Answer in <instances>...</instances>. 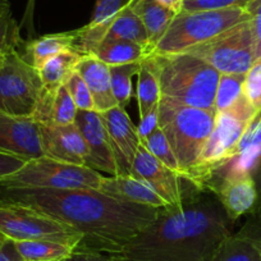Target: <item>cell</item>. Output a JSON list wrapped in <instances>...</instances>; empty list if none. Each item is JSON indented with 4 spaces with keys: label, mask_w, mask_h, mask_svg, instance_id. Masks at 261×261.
<instances>
[{
    "label": "cell",
    "mask_w": 261,
    "mask_h": 261,
    "mask_svg": "<svg viewBox=\"0 0 261 261\" xmlns=\"http://www.w3.org/2000/svg\"><path fill=\"white\" fill-rule=\"evenodd\" d=\"M0 201L45 213L82 236L77 251L114 255L158 218L160 209L122 201L99 190H9Z\"/></svg>",
    "instance_id": "cell-1"
},
{
    "label": "cell",
    "mask_w": 261,
    "mask_h": 261,
    "mask_svg": "<svg viewBox=\"0 0 261 261\" xmlns=\"http://www.w3.org/2000/svg\"><path fill=\"white\" fill-rule=\"evenodd\" d=\"M219 201L195 200L182 210L160 209L158 218L114 253L119 261H213L232 234Z\"/></svg>",
    "instance_id": "cell-2"
},
{
    "label": "cell",
    "mask_w": 261,
    "mask_h": 261,
    "mask_svg": "<svg viewBox=\"0 0 261 261\" xmlns=\"http://www.w3.org/2000/svg\"><path fill=\"white\" fill-rule=\"evenodd\" d=\"M160 87V99L177 105L215 112L220 73L193 55H150ZM217 113V112H215Z\"/></svg>",
    "instance_id": "cell-3"
},
{
    "label": "cell",
    "mask_w": 261,
    "mask_h": 261,
    "mask_svg": "<svg viewBox=\"0 0 261 261\" xmlns=\"http://www.w3.org/2000/svg\"><path fill=\"white\" fill-rule=\"evenodd\" d=\"M217 113L177 105L160 99L158 125L163 130L179 165L180 175L190 180L215 125Z\"/></svg>",
    "instance_id": "cell-4"
},
{
    "label": "cell",
    "mask_w": 261,
    "mask_h": 261,
    "mask_svg": "<svg viewBox=\"0 0 261 261\" xmlns=\"http://www.w3.org/2000/svg\"><path fill=\"white\" fill-rule=\"evenodd\" d=\"M104 175L85 165L47 156L30 159L12 174L0 178V187L9 190H100Z\"/></svg>",
    "instance_id": "cell-5"
},
{
    "label": "cell",
    "mask_w": 261,
    "mask_h": 261,
    "mask_svg": "<svg viewBox=\"0 0 261 261\" xmlns=\"http://www.w3.org/2000/svg\"><path fill=\"white\" fill-rule=\"evenodd\" d=\"M250 18L243 8L218 11H182L174 17L155 46L154 54L169 55L187 53L192 47L214 39L230 27Z\"/></svg>",
    "instance_id": "cell-6"
},
{
    "label": "cell",
    "mask_w": 261,
    "mask_h": 261,
    "mask_svg": "<svg viewBox=\"0 0 261 261\" xmlns=\"http://www.w3.org/2000/svg\"><path fill=\"white\" fill-rule=\"evenodd\" d=\"M256 110L243 95L232 108L217 113L215 125L202 152L201 160L190 182L200 192L214 169L233 156L241 140L256 117Z\"/></svg>",
    "instance_id": "cell-7"
},
{
    "label": "cell",
    "mask_w": 261,
    "mask_h": 261,
    "mask_svg": "<svg viewBox=\"0 0 261 261\" xmlns=\"http://www.w3.org/2000/svg\"><path fill=\"white\" fill-rule=\"evenodd\" d=\"M187 54L202 59L220 74H246L256 60L250 18L192 47Z\"/></svg>",
    "instance_id": "cell-8"
},
{
    "label": "cell",
    "mask_w": 261,
    "mask_h": 261,
    "mask_svg": "<svg viewBox=\"0 0 261 261\" xmlns=\"http://www.w3.org/2000/svg\"><path fill=\"white\" fill-rule=\"evenodd\" d=\"M0 234L12 241H57L77 248L82 241L73 228L45 213L3 201H0Z\"/></svg>",
    "instance_id": "cell-9"
},
{
    "label": "cell",
    "mask_w": 261,
    "mask_h": 261,
    "mask_svg": "<svg viewBox=\"0 0 261 261\" xmlns=\"http://www.w3.org/2000/svg\"><path fill=\"white\" fill-rule=\"evenodd\" d=\"M41 92V80L34 65L18 50L7 54L0 67V112L32 117Z\"/></svg>",
    "instance_id": "cell-10"
},
{
    "label": "cell",
    "mask_w": 261,
    "mask_h": 261,
    "mask_svg": "<svg viewBox=\"0 0 261 261\" xmlns=\"http://www.w3.org/2000/svg\"><path fill=\"white\" fill-rule=\"evenodd\" d=\"M242 175H248L255 183L257 190V204L252 215L261 219V117L257 114L241 140L233 156L213 170L205 183L204 191L209 190L213 183L223 178Z\"/></svg>",
    "instance_id": "cell-11"
},
{
    "label": "cell",
    "mask_w": 261,
    "mask_h": 261,
    "mask_svg": "<svg viewBox=\"0 0 261 261\" xmlns=\"http://www.w3.org/2000/svg\"><path fill=\"white\" fill-rule=\"evenodd\" d=\"M130 174L145 180L173 210L185 207L186 193L183 186L191 183L179 173L155 159L144 146L139 147Z\"/></svg>",
    "instance_id": "cell-12"
},
{
    "label": "cell",
    "mask_w": 261,
    "mask_h": 261,
    "mask_svg": "<svg viewBox=\"0 0 261 261\" xmlns=\"http://www.w3.org/2000/svg\"><path fill=\"white\" fill-rule=\"evenodd\" d=\"M0 151L26 160L44 156L39 122L0 112Z\"/></svg>",
    "instance_id": "cell-13"
},
{
    "label": "cell",
    "mask_w": 261,
    "mask_h": 261,
    "mask_svg": "<svg viewBox=\"0 0 261 261\" xmlns=\"http://www.w3.org/2000/svg\"><path fill=\"white\" fill-rule=\"evenodd\" d=\"M74 124L84 136L89 149L87 167L110 175L119 174L114 149L99 113L79 110Z\"/></svg>",
    "instance_id": "cell-14"
},
{
    "label": "cell",
    "mask_w": 261,
    "mask_h": 261,
    "mask_svg": "<svg viewBox=\"0 0 261 261\" xmlns=\"http://www.w3.org/2000/svg\"><path fill=\"white\" fill-rule=\"evenodd\" d=\"M44 156L71 164L85 165L89 162V149L77 125L39 123Z\"/></svg>",
    "instance_id": "cell-15"
},
{
    "label": "cell",
    "mask_w": 261,
    "mask_h": 261,
    "mask_svg": "<svg viewBox=\"0 0 261 261\" xmlns=\"http://www.w3.org/2000/svg\"><path fill=\"white\" fill-rule=\"evenodd\" d=\"M99 114L109 134L119 174H130L134 160L141 146L137 127L122 107L112 108Z\"/></svg>",
    "instance_id": "cell-16"
},
{
    "label": "cell",
    "mask_w": 261,
    "mask_h": 261,
    "mask_svg": "<svg viewBox=\"0 0 261 261\" xmlns=\"http://www.w3.org/2000/svg\"><path fill=\"white\" fill-rule=\"evenodd\" d=\"M207 191L215 193L232 223L243 215L252 214L257 204V190L252 178L248 175L223 178L213 183Z\"/></svg>",
    "instance_id": "cell-17"
},
{
    "label": "cell",
    "mask_w": 261,
    "mask_h": 261,
    "mask_svg": "<svg viewBox=\"0 0 261 261\" xmlns=\"http://www.w3.org/2000/svg\"><path fill=\"white\" fill-rule=\"evenodd\" d=\"M134 0H96L94 13L86 26L77 29V51L80 55H94L104 40L113 19Z\"/></svg>",
    "instance_id": "cell-18"
},
{
    "label": "cell",
    "mask_w": 261,
    "mask_h": 261,
    "mask_svg": "<svg viewBox=\"0 0 261 261\" xmlns=\"http://www.w3.org/2000/svg\"><path fill=\"white\" fill-rule=\"evenodd\" d=\"M100 192L122 201L145 206L164 209L168 204L147 185L145 180L132 174H118L104 177L100 186Z\"/></svg>",
    "instance_id": "cell-19"
},
{
    "label": "cell",
    "mask_w": 261,
    "mask_h": 261,
    "mask_svg": "<svg viewBox=\"0 0 261 261\" xmlns=\"http://www.w3.org/2000/svg\"><path fill=\"white\" fill-rule=\"evenodd\" d=\"M76 72L89 87L94 100L95 112L104 113L118 107L112 90L109 65L94 55H84L77 64Z\"/></svg>",
    "instance_id": "cell-20"
},
{
    "label": "cell",
    "mask_w": 261,
    "mask_h": 261,
    "mask_svg": "<svg viewBox=\"0 0 261 261\" xmlns=\"http://www.w3.org/2000/svg\"><path fill=\"white\" fill-rule=\"evenodd\" d=\"M77 112L79 110L71 94L63 85L55 91H45L42 89L39 104L32 117L39 123L68 125L74 123Z\"/></svg>",
    "instance_id": "cell-21"
},
{
    "label": "cell",
    "mask_w": 261,
    "mask_h": 261,
    "mask_svg": "<svg viewBox=\"0 0 261 261\" xmlns=\"http://www.w3.org/2000/svg\"><path fill=\"white\" fill-rule=\"evenodd\" d=\"M64 51H77V32L67 31L30 39L24 42L23 58L39 69L47 59Z\"/></svg>",
    "instance_id": "cell-22"
},
{
    "label": "cell",
    "mask_w": 261,
    "mask_h": 261,
    "mask_svg": "<svg viewBox=\"0 0 261 261\" xmlns=\"http://www.w3.org/2000/svg\"><path fill=\"white\" fill-rule=\"evenodd\" d=\"M130 8L144 23L150 44L155 50L177 14L158 3L156 0H134Z\"/></svg>",
    "instance_id": "cell-23"
},
{
    "label": "cell",
    "mask_w": 261,
    "mask_h": 261,
    "mask_svg": "<svg viewBox=\"0 0 261 261\" xmlns=\"http://www.w3.org/2000/svg\"><path fill=\"white\" fill-rule=\"evenodd\" d=\"M154 54V50L136 42L118 39H104L100 42L94 57L108 65L128 64L141 62Z\"/></svg>",
    "instance_id": "cell-24"
},
{
    "label": "cell",
    "mask_w": 261,
    "mask_h": 261,
    "mask_svg": "<svg viewBox=\"0 0 261 261\" xmlns=\"http://www.w3.org/2000/svg\"><path fill=\"white\" fill-rule=\"evenodd\" d=\"M82 55L74 51H64L47 59L37 69L42 89L45 91H55L67 84L72 74L76 72L77 64Z\"/></svg>",
    "instance_id": "cell-25"
},
{
    "label": "cell",
    "mask_w": 261,
    "mask_h": 261,
    "mask_svg": "<svg viewBox=\"0 0 261 261\" xmlns=\"http://www.w3.org/2000/svg\"><path fill=\"white\" fill-rule=\"evenodd\" d=\"M13 242L24 261H65L77 251L76 246L57 241L34 240Z\"/></svg>",
    "instance_id": "cell-26"
},
{
    "label": "cell",
    "mask_w": 261,
    "mask_h": 261,
    "mask_svg": "<svg viewBox=\"0 0 261 261\" xmlns=\"http://www.w3.org/2000/svg\"><path fill=\"white\" fill-rule=\"evenodd\" d=\"M104 39L127 40V41L136 42V44L144 45V46L154 50V47L151 46L149 41V36H147L144 23L140 19V17L135 13L134 9L130 8V6L123 9L113 19Z\"/></svg>",
    "instance_id": "cell-27"
},
{
    "label": "cell",
    "mask_w": 261,
    "mask_h": 261,
    "mask_svg": "<svg viewBox=\"0 0 261 261\" xmlns=\"http://www.w3.org/2000/svg\"><path fill=\"white\" fill-rule=\"evenodd\" d=\"M137 77V102L141 119L152 108L158 107L160 101L159 81L150 57L141 60V67Z\"/></svg>",
    "instance_id": "cell-28"
},
{
    "label": "cell",
    "mask_w": 261,
    "mask_h": 261,
    "mask_svg": "<svg viewBox=\"0 0 261 261\" xmlns=\"http://www.w3.org/2000/svg\"><path fill=\"white\" fill-rule=\"evenodd\" d=\"M261 253L253 241L242 230L225 238L215 252L213 261H260Z\"/></svg>",
    "instance_id": "cell-29"
},
{
    "label": "cell",
    "mask_w": 261,
    "mask_h": 261,
    "mask_svg": "<svg viewBox=\"0 0 261 261\" xmlns=\"http://www.w3.org/2000/svg\"><path fill=\"white\" fill-rule=\"evenodd\" d=\"M141 62L109 65L110 82L118 107L125 108L132 97V79L139 74Z\"/></svg>",
    "instance_id": "cell-30"
},
{
    "label": "cell",
    "mask_w": 261,
    "mask_h": 261,
    "mask_svg": "<svg viewBox=\"0 0 261 261\" xmlns=\"http://www.w3.org/2000/svg\"><path fill=\"white\" fill-rule=\"evenodd\" d=\"M245 74H220L215 94V112L232 108L243 96Z\"/></svg>",
    "instance_id": "cell-31"
},
{
    "label": "cell",
    "mask_w": 261,
    "mask_h": 261,
    "mask_svg": "<svg viewBox=\"0 0 261 261\" xmlns=\"http://www.w3.org/2000/svg\"><path fill=\"white\" fill-rule=\"evenodd\" d=\"M141 145L155 159H158L163 164L167 165L168 168H170V169H173L174 172L180 174L179 165H178L177 159H175L174 154H173L172 149H170L169 142H168L165 135L163 134V130L159 128V125L152 130L146 139L142 140Z\"/></svg>",
    "instance_id": "cell-32"
},
{
    "label": "cell",
    "mask_w": 261,
    "mask_h": 261,
    "mask_svg": "<svg viewBox=\"0 0 261 261\" xmlns=\"http://www.w3.org/2000/svg\"><path fill=\"white\" fill-rule=\"evenodd\" d=\"M19 30L21 26L13 18L11 11L0 16V59L9 53L18 50L22 44Z\"/></svg>",
    "instance_id": "cell-33"
},
{
    "label": "cell",
    "mask_w": 261,
    "mask_h": 261,
    "mask_svg": "<svg viewBox=\"0 0 261 261\" xmlns=\"http://www.w3.org/2000/svg\"><path fill=\"white\" fill-rule=\"evenodd\" d=\"M243 95L261 117V59L255 60L245 74Z\"/></svg>",
    "instance_id": "cell-34"
},
{
    "label": "cell",
    "mask_w": 261,
    "mask_h": 261,
    "mask_svg": "<svg viewBox=\"0 0 261 261\" xmlns=\"http://www.w3.org/2000/svg\"><path fill=\"white\" fill-rule=\"evenodd\" d=\"M71 94L72 100L76 104L77 110L81 112H95L94 100H92L90 90L82 77L77 72H74L71 79L64 85Z\"/></svg>",
    "instance_id": "cell-35"
},
{
    "label": "cell",
    "mask_w": 261,
    "mask_h": 261,
    "mask_svg": "<svg viewBox=\"0 0 261 261\" xmlns=\"http://www.w3.org/2000/svg\"><path fill=\"white\" fill-rule=\"evenodd\" d=\"M251 0H183V11H218V9L246 8Z\"/></svg>",
    "instance_id": "cell-36"
},
{
    "label": "cell",
    "mask_w": 261,
    "mask_h": 261,
    "mask_svg": "<svg viewBox=\"0 0 261 261\" xmlns=\"http://www.w3.org/2000/svg\"><path fill=\"white\" fill-rule=\"evenodd\" d=\"M245 11L250 16L251 29L255 39L256 60L261 59V0H251Z\"/></svg>",
    "instance_id": "cell-37"
},
{
    "label": "cell",
    "mask_w": 261,
    "mask_h": 261,
    "mask_svg": "<svg viewBox=\"0 0 261 261\" xmlns=\"http://www.w3.org/2000/svg\"><path fill=\"white\" fill-rule=\"evenodd\" d=\"M27 160L23 158L16 156V155L8 154V152L0 151V178L12 174L17 172L24 165Z\"/></svg>",
    "instance_id": "cell-38"
},
{
    "label": "cell",
    "mask_w": 261,
    "mask_h": 261,
    "mask_svg": "<svg viewBox=\"0 0 261 261\" xmlns=\"http://www.w3.org/2000/svg\"><path fill=\"white\" fill-rule=\"evenodd\" d=\"M158 115H159V105L155 108H152L144 118H141V122H140V125L137 127V130H139L140 139L141 141L144 139H146L152 130L158 127Z\"/></svg>",
    "instance_id": "cell-39"
},
{
    "label": "cell",
    "mask_w": 261,
    "mask_h": 261,
    "mask_svg": "<svg viewBox=\"0 0 261 261\" xmlns=\"http://www.w3.org/2000/svg\"><path fill=\"white\" fill-rule=\"evenodd\" d=\"M65 261H119L117 257L96 251H76Z\"/></svg>",
    "instance_id": "cell-40"
},
{
    "label": "cell",
    "mask_w": 261,
    "mask_h": 261,
    "mask_svg": "<svg viewBox=\"0 0 261 261\" xmlns=\"http://www.w3.org/2000/svg\"><path fill=\"white\" fill-rule=\"evenodd\" d=\"M23 258L17 251L16 245L12 240H7L0 247V261H22Z\"/></svg>",
    "instance_id": "cell-41"
},
{
    "label": "cell",
    "mask_w": 261,
    "mask_h": 261,
    "mask_svg": "<svg viewBox=\"0 0 261 261\" xmlns=\"http://www.w3.org/2000/svg\"><path fill=\"white\" fill-rule=\"evenodd\" d=\"M34 9H35V0H29L27 2L26 11H24L23 19H22V24H24L29 32V39H34L35 29H34Z\"/></svg>",
    "instance_id": "cell-42"
},
{
    "label": "cell",
    "mask_w": 261,
    "mask_h": 261,
    "mask_svg": "<svg viewBox=\"0 0 261 261\" xmlns=\"http://www.w3.org/2000/svg\"><path fill=\"white\" fill-rule=\"evenodd\" d=\"M156 2L164 6L165 8L174 12L175 14L180 13L183 11V0H156Z\"/></svg>",
    "instance_id": "cell-43"
},
{
    "label": "cell",
    "mask_w": 261,
    "mask_h": 261,
    "mask_svg": "<svg viewBox=\"0 0 261 261\" xmlns=\"http://www.w3.org/2000/svg\"><path fill=\"white\" fill-rule=\"evenodd\" d=\"M9 11H11V4L8 0H0V16H3Z\"/></svg>",
    "instance_id": "cell-44"
},
{
    "label": "cell",
    "mask_w": 261,
    "mask_h": 261,
    "mask_svg": "<svg viewBox=\"0 0 261 261\" xmlns=\"http://www.w3.org/2000/svg\"><path fill=\"white\" fill-rule=\"evenodd\" d=\"M247 234H248V233H247ZM248 236L252 238L253 245L256 246V248H257V250L260 251V253H261V236H260V237H257V236H251V234H248Z\"/></svg>",
    "instance_id": "cell-45"
},
{
    "label": "cell",
    "mask_w": 261,
    "mask_h": 261,
    "mask_svg": "<svg viewBox=\"0 0 261 261\" xmlns=\"http://www.w3.org/2000/svg\"><path fill=\"white\" fill-rule=\"evenodd\" d=\"M6 241H7V238L4 237V236L0 234V247H2V246H3V243L6 242Z\"/></svg>",
    "instance_id": "cell-46"
},
{
    "label": "cell",
    "mask_w": 261,
    "mask_h": 261,
    "mask_svg": "<svg viewBox=\"0 0 261 261\" xmlns=\"http://www.w3.org/2000/svg\"><path fill=\"white\" fill-rule=\"evenodd\" d=\"M2 63H3V58H2V59H0V67H2Z\"/></svg>",
    "instance_id": "cell-47"
},
{
    "label": "cell",
    "mask_w": 261,
    "mask_h": 261,
    "mask_svg": "<svg viewBox=\"0 0 261 261\" xmlns=\"http://www.w3.org/2000/svg\"><path fill=\"white\" fill-rule=\"evenodd\" d=\"M22 261H24V260H22Z\"/></svg>",
    "instance_id": "cell-48"
},
{
    "label": "cell",
    "mask_w": 261,
    "mask_h": 261,
    "mask_svg": "<svg viewBox=\"0 0 261 261\" xmlns=\"http://www.w3.org/2000/svg\"><path fill=\"white\" fill-rule=\"evenodd\" d=\"M260 261H261V260H260Z\"/></svg>",
    "instance_id": "cell-49"
}]
</instances>
